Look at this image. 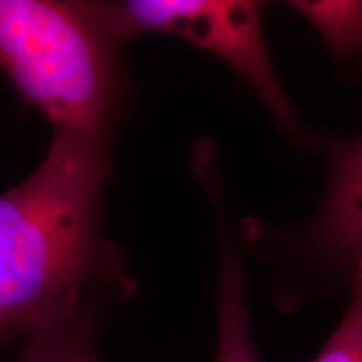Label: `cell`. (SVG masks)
Here are the masks:
<instances>
[{
    "label": "cell",
    "instance_id": "obj_5",
    "mask_svg": "<svg viewBox=\"0 0 362 362\" xmlns=\"http://www.w3.org/2000/svg\"><path fill=\"white\" fill-rule=\"evenodd\" d=\"M215 362H264L248 324V304L242 264L228 233L220 235L218 327Z\"/></svg>",
    "mask_w": 362,
    "mask_h": 362
},
{
    "label": "cell",
    "instance_id": "obj_8",
    "mask_svg": "<svg viewBox=\"0 0 362 362\" xmlns=\"http://www.w3.org/2000/svg\"><path fill=\"white\" fill-rule=\"evenodd\" d=\"M310 362H362V260L351 274V300L341 322Z\"/></svg>",
    "mask_w": 362,
    "mask_h": 362
},
{
    "label": "cell",
    "instance_id": "obj_3",
    "mask_svg": "<svg viewBox=\"0 0 362 362\" xmlns=\"http://www.w3.org/2000/svg\"><path fill=\"white\" fill-rule=\"evenodd\" d=\"M99 22L117 45L143 33L188 40L228 64L292 138L305 129L285 93L262 30V4L250 0H126L93 2Z\"/></svg>",
    "mask_w": 362,
    "mask_h": 362
},
{
    "label": "cell",
    "instance_id": "obj_2",
    "mask_svg": "<svg viewBox=\"0 0 362 362\" xmlns=\"http://www.w3.org/2000/svg\"><path fill=\"white\" fill-rule=\"evenodd\" d=\"M119 47L93 2L0 0V69L54 129L106 136L119 101Z\"/></svg>",
    "mask_w": 362,
    "mask_h": 362
},
{
    "label": "cell",
    "instance_id": "obj_7",
    "mask_svg": "<svg viewBox=\"0 0 362 362\" xmlns=\"http://www.w3.org/2000/svg\"><path fill=\"white\" fill-rule=\"evenodd\" d=\"M300 12L339 61L362 62V0H298Z\"/></svg>",
    "mask_w": 362,
    "mask_h": 362
},
{
    "label": "cell",
    "instance_id": "obj_4",
    "mask_svg": "<svg viewBox=\"0 0 362 362\" xmlns=\"http://www.w3.org/2000/svg\"><path fill=\"white\" fill-rule=\"evenodd\" d=\"M302 240L307 257L324 267L352 274L362 260V136L334 149L322 203Z\"/></svg>",
    "mask_w": 362,
    "mask_h": 362
},
{
    "label": "cell",
    "instance_id": "obj_6",
    "mask_svg": "<svg viewBox=\"0 0 362 362\" xmlns=\"http://www.w3.org/2000/svg\"><path fill=\"white\" fill-rule=\"evenodd\" d=\"M93 304L86 300L74 314L27 337L22 362H101L94 346Z\"/></svg>",
    "mask_w": 362,
    "mask_h": 362
},
{
    "label": "cell",
    "instance_id": "obj_1",
    "mask_svg": "<svg viewBox=\"0 0 362 362\" xmlns=\"http://www.w3.org/2000/svg\"><path fill=\"white\" fill-rule=\"evenodd\" d=\"M107 173L106 136L52 129L39 168L0 193V336H34L88 300Z\"/></svg>",
    "mask_w": 362,
    "mask_h": 362
}]
</instances>
